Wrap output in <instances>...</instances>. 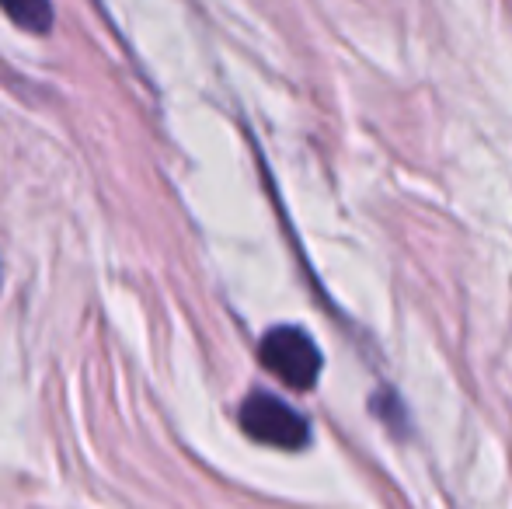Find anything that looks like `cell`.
<instances>
[{
	"label": "cell",
	"mask_w": 512,
	"mask_h": 509,
	"mask_svg": "<svg viewBox=\"0 0 512 509\" xmlns=\"http://www.w3.org/2000/svg\"><path fill=\"white\" fill-rule=\"evenodd\" d=\"M241 429L251 440L276 450H304L310 443V422L269 391H255L241 405Z\"/></svg>",
	"instance_id": "7a4b0ae2"
},
{
	"label": "cell",
	"mask_w": 512,
	"mask_h": 509,
	"mask_svg": "<svg viewBox=\"0 0 512 509\" xmlns=\"http://www.w3.org/2000/svg\"><path fill=\"white\" fill-rule=\"evenodd\" d=\"M7 18L28 32H46L53 25V4L49 0H0Z\"/></svg>",
	"instance_id": "3957f363"
},
{
	"label": "cell",
	"mask_w": 512,
	"mask_h": 509,
	"mask_svg": "<svg viewBox=\"0 0 512 509\" xmlns=\"http://www.w3.org/2000/svg\"><path fill=\"white\" fill-rule=\"evenodd\" d=\"M258 360L272 377H279L293 391H310L324 370L317 342L297 325H279L265 332V339L258 342Z\"/></svg>",
	"instance_id": "6da1fadb"
}]
</instances>
